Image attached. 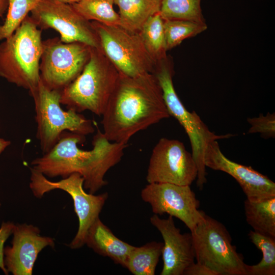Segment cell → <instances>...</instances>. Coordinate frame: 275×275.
Returning a JSON list of instances; mask_svg holds the SVG:
<instances>
[{"label": "cell", "instance_id": "18", "mask_svg": "<svg viewBox=\"0 0 275 275\" xmlns=\"http://www.w3.org/2000/svg\"><path fill=\"white\" fill-rule=\"evenodd\" d=\"M119 9V26L139 33L151 16L159 12L161 0H114Z\"/></svg>", "mask_w": 275, "mask_h": 275}, {"label": "cell", "instance_id": "19", "mask_svg": "<svg viewBox=\"0 0 275 275\" xmlns=\"http://www.w3.org/2000/svg\"><path fill=\"white\" fill-rule=\"evenodd\" d=\"M246 221L256 232L275 238V197L264 200L244 202Z\"/></svg>", "mask_w": 275, "mask_h": 275}, {"label": "cell", "instance_id": "2", "mask_svg": "<svg viewBox=\"0 0 275 275\" xmlns=\"http://www.w3.org/2000/svg\"><path fill=\"white\" fill-rule=\"evenodd\" d=\"M85 141L84 135L64 131L50 151L32 161V168L49 178H65L78 173L84 179V188L94 194L107 184L105 175L121 160L127 144L109 141L99 129L91 150L78 147Z\"/></svg>", "mask_w": 275, "mask_h": 275}, {"label": "cell", "instance_id": "25", "mask_svg": "<svg viewBox=\"0 0 275 275\" xmlns=\"http://www.w3.org/2000/svg\"><path fill=\"white\" fill-rule=\"evenodd\" d=\"M163 29L165 47L168 51L180 44L184 40L204 32L207 25L186 20L167 19L163 21Z\"/></svg>", "mask_w": 275, "mask_h": 275}, {"label": "cell", "instance_id": "16", "mask_svg": "<svg viewBox=\"0 0 275 275\" xmlns=\"http://www.w3.org/2000/svg\"><path fill=\"white\" fill-rule=\"evenodd\" d=\"M150 221L160 232L164 241L161 254L163 265L160 274L183 275L195 259L191 233L181 234L170 215L164 219L154 214Z\"/></svg>", "mask_w": 275, "mask_h": 275}, {"label": "cell", "instance_id": "28", "mask_svg": "<svg viewBox=\"0 0 275 275\" xmlns=\"http://www.w3.org/2000/svg\"><path fill=\"white\" fill-rule=\"evenodd\" d=\"M15 224L12 222H3L0 228V268L5 274H8V271L4 264V243L13 232Z\"/></svg>", "mask_w": 275, "mask_h": 275}, {"label": "cell", "instance_id": "13", "mask_svg": "<svg viewBox=\"0 0 275 275\" xmlns=\"http://www.w3.org/2000/svg\"><path fill=\"white\" fill-rule=\"evenodd\" d=\"M142 200L149 203L155 214L175 217L191 231L206 214L198 209L200 202L190 185L168 183H148L142 190Z\"/></svg>", "mask_w": 275, "mask_h": 275}, {"label": "cell", "instance_id": "26", "mask_svg": "<svg viewBox=\"0 0 275 275\" xmlns=\"http://www.w3.org/2000/svg\"><path fill=\"white\" fill-rule=\"evenodd\" d=\"M39 0H8L6 17L0 25V42L11 36L20 25Z\"/></svg>", "mask_w": 275, "mask_h": 275}, {"label": "cell", "instance_id": "24", "mask_svg": "<svg viewBox=\"0 0 275 275\" xmlns=\"http://www.w3.org/2000/svg\"><path fill=\"white\" fill-rule=\"evenodd\" d=\"M201 0H161L159 14L164 20L180 19L205 23Z\"/></svg>", "mask_w": 275, "mask_h": 275}, {"label": "cell", "instance_id": "15", "mask_svg": "<svg viewBox=\"0 0 275 275\" xmlns=\"http://www.w3.org/2000/svg\"><path fill=\"white\" fill-rule=\"evenodd\" d=\"M40 233V229L33 225H15L12 246L4 248V264L8 272L32 275L39 253L46 246L54 247V239Z\"/></svg>", "mask_w": 275, "mask_h": 275}, {"label": "cell", "instance_id": "4", "mask_svg": "<svg viewBox=\"0 0 275 275\" xmlns=\"http://www.w3.org/2000/svg\"><path fill=\"white\" fill-rule=\"evenodd\" d=\"M119 73L101 48L91 47L80 74L61 92L60 102L80 113L90 111L102 116L116 87Z\"/></svg>", "mask_w": 275, "mask_h": 275}, {"label": "cell", "instance_id": "12", "mask_svg": "<svg viewBox=\"0 0 275 275\" xmlns=\"http://www.w3.org/2000/svg\"><path fill=\"white\" fill-rule=\"evenodd\" d=\"M198 169L192 155L181 142L161 138L151 155L146 180L148 183H168L190 185Z\"/></svg>", "mask_w": 275, "mask_h": 275}, {"label": "cell", "instance_id": "11", "mask_svg": "<svg viewBox=\"0 0 275 275\" xmlns=\"http://www.w3.org/2000/svg\"><path fill=\"white\" fill-rule=\"evenodd\" d=\"M31 13V17L39 29L56 30L63 42H80L100 48L92 23L81 16L71 4L57 0H39Z\"/></svg>", "mask_w": 275, "mask_h": 275}, {"label": "cell", "instance_id": "5", "mask_svg": "<svg viewBox=\"0 0 275 275\" xmlns=\"http://www.w3.org/2000/svg\"><path fill=\"white\" fill-rule=\"evenodd\" d=\"M29 92L34 102L36 137L43 154L53 148L66 130L84 136L94 132L91 120L73 110L62 108L61 91L49 89L40 80Z\"/></svg>", "mask_w": 275, "mask_h": 275}, {"label": "cell", "instance_id": "22", "mask_svg": "<svg viewBox=\"0 0 275 275\" xmlns=\"http://www.w3.org/2000/svg\"><path fill=\"white\" fill-rule=\"evenodd\" d=\"M114 3V0H80L71 5L87 20L119 25L120 17L113 8Z\"/></svg>", "mask_w": 275, "mask_h": 275}, {"label": "cell", "instance_id": "30", "mask_svg": "<svg viewBox=\"0 0 275 275\" xmlns=\"http://www.w3.org/2000/svg\"><path fill=\"white\" fill-rule=\"evenodd\" d=\"M8 7V0H0V18L7 10Z\"/></svg>", "mask_w": 275, "mask_h": 275}, {"label": "cell", "instance_id": "7", "mask_svg": "<svg viewBox=\"0 0 275 275\" xmlns=\"http://www.w3.org/2000/svg\"><path fill=\"white\" fill-rule=\"evenodd\" d=\"M190 233L197 262L216 275H246L243 257L223 224L205 214Z\"/></svg>", "mask_w": 275, "mask_h": 275}, {"label": "cell", "instance_id": "31", "mask_svg": "<svg viewBox=\"0 0 275 275\" xmlns=\"http://www.w3.org/2000/svg\"><path fill=\"white\" fill-rule=\"evenodd\" d=\"M10 141L0 138V154L10 145Z\"/></svg>", "mask_w": 275, "mask_h": 275}, {"label": "cell", "instance_id": "6", "mask_svg": "<svg viewBox=\"0 0 275 275\" xmlns=\"http://www.w3.org/2000/svg\"><path fill=\"white\" fill-rule=\"evenodd\" d=\"M153 74L162 92L163 98L170 116L174 117L185 130L190 141L191 154L198 169L197 185L202 189L206 183L204 154L208 144L220 139L229 138L234 135H218L211 131L195 112H189L177 95L173 83V70L167 58L157 64Z\"/></svg>", "mask_w": 275, "mask_h": 275}, {"label": "cell", "instance_id": "10", "mask_svg": "<svg viewBox=\"0 0 275 275\" xmlns=\"http://www.w3.org/2000/svg\"><path fill=\"white\" fill-rule=\"evenodd\" d=\"M40 80L51 90L61 91L81 72L91 47L80 42L64 43L54 37L42 42Z\"/></svg>", "mask_w": 275, "mask_h": 275}, {"label": "cell", "instance_id": "9", "mask_svg": "<svg viewBox=\"0 0 275 275\" xmlns=\"http://www.w3.org/2000/svg\"><path fill=\"white\" fill-rule=\"evenodd\" d=\"M30 170V187L35 197L40 198L45 193L56 189L67 192L71 197L79 226L75 237L68 246L72 249L81 248L85 244L89 229L99 218L108 198L107 193L98 195L86 193L84 187V179L77 173L54 182L49 180L43 174L32 168Z\"/></svg>", "mask_w": 275, "mask_h": 275}, {"label": "cell", "instance_id": "20", "mask_svg": "<svg viewBox=\"0 0 275 275\" xmlns=\"http://www.w3.org/2000/svg\"><path fill=\"white\" fill-rule=\"evenodd\" d=\"M163 245L162 242L153 241L140 247L134 246L125 268L134 275H154Z\"/></svg>", "mask_w": 275, "mask_h": 275}, {"label": "cell", "instance_id": "17", "mask_svg": "<svg viewBox=\"0 0 275 275\" xmlns=\"http://www.w3.org/2000/svg\"><path fill=\"white\" fill-rule=\"evenodd\" d=\"M85 244L95 253L111 258L116 264L126 267L133 246L115 236L98 218L88 230Z\"/></svg>", "mask_w": 275, "mask_h": 275}, {"label": "cell", "instance_id": "23", "mask_svg": "<svg viewBox=\"0 0 275 275\" xmlns=\"http://www.w3.org/2000/svg\"><path fill=\"white\" fill-rule=\"evenodd\" d=\"M251 242L262 253V260L256 265L246 264V275L275 274V238L265 236L254 231L248 234Z\"/></svg>", "mask_w": 275, "mask_h": 275}, {"label": "cell", "instance_id": "1", "mask_svg": "<svg viewBox=\"0 0 275 275\" xmlns=\"http://www.w3.org/2000/svg\"><path fill=\"white\" fill-rule=\"evenodd\" d=\"M102 116L106 138L112 142L127 144L136 133L170 115L153 74L132 78L119 73Z\"/></svg>", "mask_w": 275, "mask_h": 275}, {"label": "cell", "instance_id": "21", "mask_svg": "<svg viewBox=\"0 0 275 275\" xmlns=\"http://www.w3.org/2000/svg\"><path fill=\"white\" fill-rule=\"evenodd\" d=\"M163 21L158 13L147 19L139 33L146 49L158 63L167 57Z\"/></svg>", "mask_w": 275, "mask_h": 275}, {"label": "cell", "instance_id": "14", "mask_svg": "<svg viewBox=\"0 0 275 275\" xmlns=\"http://www.w3.org/2000/svg\"><path fill=\"white\" fill-rule=\"evenodd\" d=\"M204 159L206 167L223 171L233 177L241 187L247 200L257 202L275 197L274 182L251 166L238 163L226 157L217 141L208 144Z\"/></svg>", "mask_w": 275, "mask_h": 275}, {"label": "cell", "instance_id": "33", "mask_svg": "<svg viewBox=\"0 0 275 275\" xmlns=\"http://www.w3.org/2000/svg\"><path fill=\"white\" fill-rule=\"evenodd\" d=\"M0 206H1V203H0Z\"/></svg>", "mask_w": 275, "mask_h": 275}, {"label": "cell", "instance_id": "3", "mask_svg": "<svg viewBox=\"0 0 275 275\" xmlns=\"http://www.w3.org/2000/svg\"><path fill=\"white\" fill-rule=\"evenodd\" d=\"M42 42L41 30L28 15L0 42V77L29 91L35 88L40 80Z\"/></svg>", "mask_w": 275, "mask_h": 275}, {"label": "cell", "instance_id": "8", "mask_svg": "<svg viewBox=\"0 0 275 275\" xmlns=\"http://www.w3.org/2000/svg\"><path fill=\"white\" fill-rule=\"evenodd\" d=\"M91 23L101 49L119 73L132 78L153 73L158 63L148 52L138 33L119 25Z\"/></svg>", "mask_w": 275, "mask_h": 275}, {"label": "cell", "instance_id": "32", "mask_svg": "<svg viewBox=\"0 0 275 275\" xmlns=\"http://www.w3.org/2000/svg\"><path fill=\"white\" fill-rule=\"evenodd\" d=\"M68 4H73L79 2L80 0H57Z\"/></svg>", "mask_w": 275, "mask_h": 275}, {"label": "cell", "instance_id": "27", "mask_svg": "<svg viewBox=\"0 0 275 275\" xmlns=\"http://www.w3.org/2000/svg\"><path fill=\"white\" fill-rule=\"evenodd\" d=\"M251 125L248 133H258L264 139L275 137V114L268 113L265 116L260 114L257 117L248 118Z\"/></svg>", "mask_w": 275, "mask_h": 275}, {"label": "cell", "instance_id": "29", "mask_svg": "<svg viewBox=\"0 0 275 275\" xmlns=\"http://www.w3.org/2000/svg\"><path fill=\"white\" fill-rule=\"evenodd\" d=\"M183 275H216V274L205 265L194 262L185 269Z\"/></svg>", "mask_w": 275, "mask_h": 275}]
</instances>
